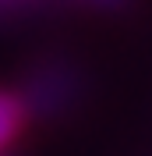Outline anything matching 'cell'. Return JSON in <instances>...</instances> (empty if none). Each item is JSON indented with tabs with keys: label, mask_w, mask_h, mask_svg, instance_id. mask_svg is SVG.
I'll return each instance as SVG.
<instances>
[{
	"label": "cell",
	"mask_w": 152,
	"mask_h": 156,
	"mask_svg": "<svg viewBox=\"0 0 152 156\" xmlns=\"http://www.w3.org/2000/svg\"><path fill=\"white\" fill-rule=\"evenodd\" d=\"M21 121H25V107H21V99L11 96V92H0V146H7L11 138L18 135Z\"/></svg>",
	"instance_id": "cell-1"
},
{
	"label": "cell",
	"mask_w": 152,
	"mask_h": 156,
	"mask_svg": "<svg viewBox=\"0 0 152 156\" xmlns=\"http://www.w3.org/2000/svg\"><path fill=\"white\" fill-rule=\"evenodd\" d=\"M95 4H120V0H95Z\"/></svg>",
	"instance_id": "cell-2"
}]
</instances>
